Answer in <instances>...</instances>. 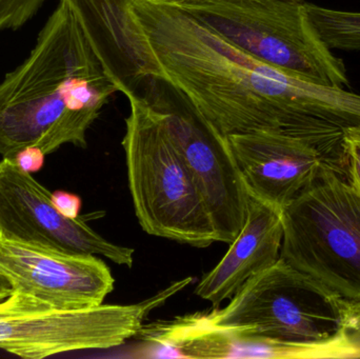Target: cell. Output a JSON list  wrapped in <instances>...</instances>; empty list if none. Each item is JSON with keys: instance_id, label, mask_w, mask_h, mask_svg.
<instances>
[{"instance_id": "cell-4", "label": "cell", "mask_w": 360, "mask_h": 359, "mask_svg": "<svg viewBox=\"0 0 360 359\" xmlns=\"http://www.w3.org/2000/svg\"><path fill=\"white\" fill-rule=\"evenodd\" d=\"M281 259L347 301L360 303V193L326 164L281 210Z\"/></svg>"}, {"instance_id": "cell-22", "label": "cell", "mask_w": 360, "mask_h": 359, "mask_svg": "<svg viewBox=\"0 0 360 359\" xmlns=\"http://www.w3.org/2000/svg\"><path fill=\"white\" fill-rule=\"evenodd\" d=\"M170 4H191V2L218 1V0H158ZM292 1H304V0H292Z\"/></svg>"}, {"instance_id": "cell-16", "label": "cell", "mask_w": 360, "mask_h": 359, "mask_svg": "<svg viewBox=\"0 0 360 359\" xmlns=\"http://www.w3.org/2000/svg\"><path fill=\"white\" fill-rule=\"evenodd\" d=\"M46 0H0V33L19 29L31 20Z\"/></svg>"}, {"instance_id": "cell-15", "label": "cell", "mask_w": 360, "mask_h": 359, "mask_svg": "<svg viewBox=\"0 0 360 359\" xmlns=\"http://www.w3.org/2000/svg\"><path fill=\"white\" fill-rule=\"evenodd\" d=\"M310 20L331 50L360 52V12L334 10L306 2Z\"/></svg>"}, {"instance_id": "cell-1", "label": "cell", "mask_w": 360, "mask_h": 359, "mask_svg": "<svg viewBox=\"0 0 360 359\" xmlns=\"http://www.w3.org/2000/svg\"><path fill=\"white\" fill-rule=\"evenodd\" d=\"M166 81L220 133H287L312 143L344 172L342 130L297 115L285 103L290 74L258 60L174 4L130 0Z\"/></svg>"}, {"instance_id": "cell-6", "label": "cell", "mask_w": 360, "mask_h": 359, "mask_svg": "<svg viewBox=\"0 0 360 359\" xmlns=\"http://www.w3.org/2000/svg\"><path fill=\"white\" fill-rule=\"evenodd\" d=\"M191 282L192 278L175 282L143 303L76 310L52 309L13 293L0 303V349L19 358L41 359L120 347L136 337L152 310Z\"/></svg>"}, {"instance_id": "cell-13", "label": "cell", "mask_w": 360, "mask_h": 359, "mask_svg": "<svg viewBox=\"0 0 360 359\" xmlns=\"http://www.w3.org/2000/svg\"><path fill=\"white\" fill-rule=\"evenodd\" d=\"M228 141L249 196L281 211L326 164L312 143L287 133L254 131L228 135Z\"/></svg>"}, {"instance_id": "cell-19", "label": "cell", "mask_w": 360, "mask_h": 359, "mask_svg": "<svg viewBox=\"0 0 360 359\" xmlns=\"http://www.w3.org/2000/svg\"><path fill=\"white\" fill-rule=\"evenodd\" d=\"M44 157L46 154L40 148L27 147L16 153L12 160L21 170L32 174L44 167Z\"/></svg>"}, {"instance_id": "cell-14", "label": "cell", "mask_w": 360, "mask_h": 359, "mask_svg": "<svg viewBox=\"0 0 360 359\" xmlns=\"http://www.w3.org/2000/svg\"><path fill=\"white\" fill-rule=\"evenodd\" d=\"M283 226L281 211L249 196L247 218L243 229L221 261L207 272L195 294L219 307L253 276L281 259Z\"/></svg>"}, {"instance_id": "cell-21", "label": "cell", "mask_w": 360, "mask_h": 359, "mask_svg": "<svg viewBox=\"0 0 360 359\" xmlns=\"http://www.w3.org/2000/svg\"><path fill=\"white\" fill-rule=\"evenodd\" d=\"M13 294L12 286H11L8 280L0 274V303L6 301V299Z\"/></svg>"}, {"instance_id": "cell-5", "label": "cell", "mask_w": 360, "mask_h": 359, "mask_svg": "<svg viewBox=\"0 0 360 359\" xmlns=\"http://www.w3.org/2000/svg\"><path fill=\"white\" fill-rule=\"evenodd\" d=\"M174 6L266 65L327 86L350 84L344 61L321 39L304 1L218 0Z\"/></svg>"}, {"instance_id": "cell-7", "label": "cell", "mask_w": 360, "mask_h": 359, "mask_svg": "<svg viewBox=\"0 0 360 359\" xmlns=\"http://www.w3.org/2000/svg\"><path fill=\"white\" fill-rule=\"evenodd\" d=\"M230 299L226 307L205 312L207 318L295 343L326 341L342 332L344 299L281 259Z\"/></svg>"}, {"instance_id": "cell-17", "label": "cell", "mask_w": 360, "mask_h": 359, "mask_svg": "<svg viewBox=\"0 0 360 359\" xmlns=\"http://www.w3.org/2000/svg\"><path fill=\"white\" fill-rule=\"evenodd\" d=\"M345 177L360 193V126L342 131Z\"/></svg>"}, {"instance_id": "cell-9", "label": "cell", "mask_w": 360, "mask_h": 359, "mask_svg": "<svg viewBox=\"0 0 360 359\" xmlns=\"http://www.w3.org/2000/svg\"><path fill=\"white\" fill-rule=\"evenodd\" d=\"M135 337L149 344L143 358L355 359L342 332L326 341L295 343L257 334L249 327L215 324L205 312L143 324Z\"/></svg>"}, {"instance_id": "cell-8", "label": "cell", "mask_w": 360, "mask_h": 359, "mask_svg": "<svg viewBox=\"0 0 360 359\" xmlns=\"http://www.w3.org/2000/svg\"><path fill=\"white\" fill-rule=\"evenodd\" d=\"M145 101L160 112L171 141L190 170L211 216L216 240L230 244L245 225L249 194L228 136L166 80Z\"/></svg>"}, {"instance_id": "cell-11", "label": "cell", "mask_w": 360, "mask_h": 359, "mask_svg": "<svg viewBox=\"0 0 360 359\" xmlns=\"http://www.w3.org/2000/svg\"><path fill=\"white\" fill-rule=\"evenodd\" d=\"M0 274L13 293L58 310L105 303L114 290L111 270L99 256L75 254L0 237Z\"/></svg>"}, {"instance_id": "cell-2", "label": "cell", "mask_w": 360, "mask_h": 359, "mask_svg": "<svg viewBox=\"0 0 360 359\" xmlns=\"http://www.w3.org/2000/svg\"><path fill=\"white\" fill-rule=\"evenodd\" d=\"M118 90L103 71L65 0L49 16L33 50L0 82V155L27 147L46 155L86 147V132Z\"/></svg>"}, {"instance_id": "cell-18", "label": "cell", "mask_w": 360, "mask_h": 359, "mask_svg": "<svg viewBox=\"0 0 360 359\" xmlns=\"http://www.w3.org/2000/svg\"><path fill=\"white\" fill-rule=\"evenodd\" d=\"M342 333L354 348L355 359L360 358V303L344 299Z\"/></svg>"}, {"instance_id": "cell-3", "label": "cell", "mask_w": 360, "mask_h": 359, "mask_svg": "<svg viewBox=\"0 0 360 359\" xmlns=\"http://www.w3.org/2000/svg\"><path fill=\"white\" fill-rule=\"evenodd\" d=\"M122 148L135 214L143 231L195 248L216 240L202 195L171 141L162 116L147 101L127 97Z\"/></svg>"}, {"instance_id": "cell-12", "label": "cell", "mask_w": 360, "mask_h": 359, "mask_svg": "<svg viewBox=\"0 0 360 359\" xmlns=\"http://www.w3.org/2000/svg\"><path fill=\"white\" fill-rule=\"evenodd\" d=\"M118 92L149 98L166 80L130 0H65Z\"/></svg>"}, {"instance_id": "cell-10", "label": "cell", "mask_w": 360, "mask_h": 359, "mask_svg": "<svg viewBox=\"0 0 360 359\" xmlns=\"http://www.w3.org/2000/svg\"><path fill=\"white\" fill-rule=\"evenodd\" d=\"M0 237L75 254L105 257L131 268L134 249L113 244L86 223L61 214L52 193L10 158L0 160Z\"/></svg>"}, {"instance_id": "cell-20", "label": "cell", "mask_w": 360, "mask_h": 359, "mask_svg": "<svg viewBox=\"0 0 360 359\" xmlns=\"http://www.w3.org/2000/svg\"><path fill=\"white\" fill-rule=\"evenodd\" d=\"M52 200L57 210L69 218H78L82 200L75 194L68 193L65 191H56L52 193Z\"/></svg>"}]
</instances>
